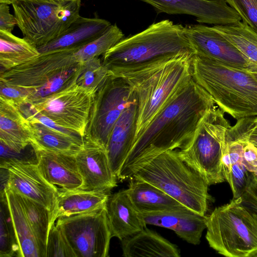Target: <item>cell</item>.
<instances>
[{"instance_id": "cell-1", "label": "cell", "mask_w": 257, "mask_h": 257, "mask_svg": "<svg viewBox=\"0 0 257 257\" xmlns=\"http://www.w3.org/2000/svg\"><path fill=\"white\" fill-rule=\"evenodd\" d=\"M214 105L192 77L136 138L117 179L131 178L161 154L186 147L205 112Z\"/></svg>"}, {"instance_id": "cell-2", "label": "cell", "mask_w": 257, "mask_h": 257, "mask_svg": "<svg viewBox=\"0 0 257 257\" xmlns=\"http://www.w3.org/2000/svg\"><path fill=\"white\" fill-rule=\"evenodd\" d=\"M194 54L182 53L110 74L123 77L136 93L138 105L136 138L192 78Z\"/></svg>"}, {"instance_id": "cell-3", "label": "cell", "mask_w": 257, "mask_h": 257, "mask_svg": "<svg viewBox=\"0 0 257 257\" xmlns=\"http://www.w3.org/2000/svg\"><path fill=\"white\" fill-rule=\"evenodd\" d=\"M192 77L234 118L257 116V79L251 71L194 54Z\"/></svg>"}, {"instance_id": "cell-4", "label": "cell", "mask_w": 257, "mask_h": 257, "mask_svg": "<svg viewBox=\"0 0 257 257\" xmlns=\"http://www.w3.org/2000/svg\"><path fill=\"white\" fill-rule=\"evenodd\" d=\"M194 52L185 26L164 20L134 35L122 39L101 57L109 74L177 54Z\"/></svg>"}, {"instance_id": "cell-5", "label": "cell", "mask_w": 257, "mask_h": 257, "mask_svg": "<svg viewBox=\"0 0 257 257\" xmlns=\"http://www.w3.org/2000/svg\"><path fill=\"white\" fill-rule=\"evenodd\" d=\"M131 178L157 187L190 210L206 215L210 198L209 185L181 159L178 150L161 154Z\"/></svg>"}, {"instance_id": "cell-6", "label": "cell", "mask_w": 257, "mask_h": 257, "mask_svg": "<svg viewBox=\"0 0 257 257\" xmlns=\"http://www.w3.org/2000/svg\"><path fill=\"white\" fill-rule=\"evenodd\" d=\"M206 238L217 253L228 257H253L257 253V213L237 199L206 216Z\"/></svg>"}, {"instance_id": "cell-7", "label": "cell", "mask_w": 257, "mask_h": 257, "mask_svg": "<svg viewBox=\"0 0 257 257\" xmlns=\"http://www.w3.org/2000/svg\"><path fill=\"white\" fill-rule=\"evenodd\" d=\"M224 112L217 106L204 113L190 142L178 150L181 159L200 174L208 185L225 181L222 157L227 130L231 126Z\"/></svg>"}, {"instance_id": "cell-8", "label": "cell", "mask_w": 257, "mask_h": 257, "mask_svg": "<svg viewBox=\"0 0 257 257\" xmlns=\"http://www.w3.org/2000/svg\"><path fill=\"white\" fill-rule=\"evenodd\" d=\"M12 5L23 38L37 48L59 37L80 16L81 1L54 4L14 0Z\"/></svg>"}, {"instance_id": "cell-9", "label": "cell", "mask_w": 257, "mask_h": 257, "mask_svg": "<svg viewBox=\"0 0 257 257\" xmlns=\"http://www.w3.org/2000/svg\"><path fill=\"white\" fill-rule=\"evenodd\" d=\"M76 80L26 105L32 113L44 116L83 138L97 90L82 87Z\"/></svg>"}, {"instance_id": "cell-10", "label": "cell", "mask_w": 257, "mask_h": 257, "mask_svg": "<svg viewBox=\"0 0 257 257\" xmlns=\"http://www.w3.org/2000/svg\"><path fill=\"white\" fill-rule=\"evenodd\" d=\"M135 96L123 77L109 74L96 91L85 136L106 149L114 125Z\"/></svg>"}, {"instance_id": "cell-11", "label": "cell", "mask_w": 257, "mask_h": 257, "mask_svg": "<svg viewBox=\"0 0 257 257\" xmlns=\"http://www.w3.org/2000/svg\"><path fill=\"white\" fill-rule=\"evenodd\" d=\"M58 226L76 257H107L111 237L106 205L90 212L62 217Z\"/></svg>"}, {"instance_id": "cell-12", "label": "cell", "mask_w": 257, "mask_h": 257, "mask_svg": "<svg viewBox=\"0 0 257 257\" xmlns=\"http://www.w3.org/2000/svg\"><path fill=\"white\" fill-rule=\"evenodd\" d=\"M78 49H63L40 54L0 74V82L34 91L62 72L79 63L74 54Z\"/></svg>"}, {"instance_id": "cell-13", "label": "cell", "mask_w": 257, "mask_h": 257, "mask_svg": "<svg viewBox=\"0 0 257 257\" xmlns=\"http://www.w3.org/2000/svg\"><path fill=\"white\" fill-rule=\"evenodd\" d=\"M185 32L194 54L253 72L247 59L212 26L201 24L186 26Z\"/></svg>"}, {"instance_id": "cell-14", "label": "cell", "mask_w": 257, "mask_h": 257, "mask_svg": "<svg viewBox=\"0 0 257 257\" xmlns=\"http://www.w3.org/2000/svg\"><path fill=\"white\" fill-rule=\"evenodd\" d=\"M83 185L79 190L109 192L116 186V176L111 168L106 149L85 136L82 149L75 156Z\"/></svg>"}, {"instance_id": "cell-15", "label": "cell", "mask_w": 257, "mask_h": 257, "mask_svg": "<svg viewBox=\"0 0 257 257\" xmlns=\"http://www.w3.org/2000/svg\"><path fill=\"white\" fill-rule=\"evenodd\" d=\"M160 12L193 16L200 23L214 25L234 24L241 21L238 14L225 0H142Z\"/></svg>"}, {"instance_id": "cell-16", "label": "cell", "mask_w": 257, "mask_h": 257, "mask_svg": "<svg viewBox=\"0 0 257 257\" xmlns=\"http://www.w3.org/2000/svg\"><path fill=\"white\" fill-rule=\"evenodd\" d=\"M0 167L9 170L7 188L43 204L51 212L55 204L58 189L44 178L37 163L18 161L6 164Z\"/></svg>"}, {"instance_id": "cell-17", "label": "cell", "mask_w": 257, "mask_h": 257, "mask_svg": "<svg viewBox=\"0 0 257 257\" xmlns=\"http://www.w3.org/2000/svg\"><path fill=\"white\" fill-rule=\"evenodd\" d=\"M38 168L44 178L57 189L79 190L83 185L75 156L34 149Z\"/></svg>"}, {"instance_id": "cell-18", "label": "cell", "mask_w": 257, "mask_h": 257, "mask_svg": "<svg viewBox=\"0 0 257 257\" xmlns=\"http://www.w3.org/2000/svg\"><path fill=\"white\" fill-rule=\"evenodd\" d=\"M138 110L136 94L134 99L116 121L107 143V157L112 171L116 177L136 139Z\"/></svg>"}, {"instance_id": "cell-19", "label": "cell", "mask_w": 257, "mask_h": 257, "mask_svg": "<svg viewBox=\"0 0 257 257\" xmlns=\"http://www.w3.org/2000/svg\"><path fill=\"white\" fill-rule=\"evenodd\" d=\"M141 214L146 225L172 230L180 238L194 245L200 243L203 231L206 228V215L189 209Z\"/></svg>"}, {"instance_id": "cell-20", "label": "cell", "mask_w": 257, "mask_h": 257, "mask_svg": "<svg viewBox=\"0 0 257 257\" xmlns=\"http://www.w3.org/2000/svg\"><path fill=\"white\" fill-rule=\"evenodd\" d=\"M34 133L22 107L0 97V142L21 152L31 145Z\"/></svg>"}, {"instance_id": "cell-21", "label": "cell", "mask_w": 257, "mask_h": 257, "mask_svg": "<svg viewBox=\"0 0 257 257\" xmlns=\"http://www.w3.org/2000/svg\"><path fill=\"white\" fill-rule=\"evenodd\" d=\"M106 209L112 237H116L121 241L146 227L127 189L110 196Z\"/></svg>"}, {"instance_id": "cell-22", "label": "cell", "mask_w": 257, "mask_h": 257, "mask_svg": "<svg viewBox=\"0 0 257 257\" xmlns=\"http://www.w3.org/2000/svg\"><path fill=\"white\" fill-rule=\"evenodd\" d=\"M111 25L103 19L79 16L59 37L37 49L40 53L63 49H79L103 34Z\"/></svg>"}, {"instance_id": "cell-23", "label": "cell", "mask_w": 257, "mask_h": 257, "mask_svg": "<svg viewBox=\"0 0 257 257\" xmlns=\"http://www.w3.org/2000/svg\"><path fill=\"white\" fill-rule=\"evenodd\" d=\"M23 110L31 123L34 149L76 156L82 149L83 138L75 134H68L46 125L37 120L26 108Z\"/></svg>"}, {"instance_id": "cell-24", "label": "cell", "mask_w": 257, "mask_h": 257, "mask_svg": "<svg viewBox=\"0 0 257 257\" xmlns=\"http://www.w3.org/2000/svg\"><path fill=\"white\" fill-rule=\"evenodd\" d=\"M55 204L51 212V225L60 217L82 214L106 205L109 192L58 189Z\"/></svg>"}, {"instance_id": "cell-25", "label": "cell", "mask_w": 257, "mask_h": 257, "mask_svg": "<svg viewBox=\"0 0 257 257\" xmlns=\"http://www.w3.org/2000/svg\"><path fill=\"white\" fill-rule=\"evenodd\" d=\"M122 255L125 257H179L177 246L156 231L145 227L121 240Z\"/></svg>"}, {"instance_id": "cell-26", "label": "cell", "mask_w": 257, "mask_h": 257, "mask_svg": "<svg viewBox=\"0 0 257 257\" xmlns=\"http://www.w3.org/2000/svg\"><path fill=\"white\" fill-rule=\"evenodd\" d=\"M130 179L127 190L140 213L188 209L157 187L142 180L134 178Z\"/></svg>"}, {"instance_id": "cell-27", "label": "cell", "mask_w": 257, "mask_h": 257, "mask_svg": "<svg viewBox=\"0 0 257 257\" xmlns=\"http://www.w3.org/2000/svg\"><path fill=\"white\" fill-rule=\"evenodd\" d=\"M6 192L20 245L21 257H41L37 239L18 195L8 188Z\"/></svg>"}, {"instance_id": "cell-28", "label": "cell", "mask_w": 257, "mask_h": 257, "mask_svg": "<svg viewBox=\"0 0 257 257\" xmlns=\"http://www.w3.org/2000/svg\"><path fill=\"white\" fill-rule=\"evenodd\" d=\"M40 54L38 49L25 39L0 31V74Z\"/></svg>"}, {"instance_id": "cell-29", "label": "cell", "mask_w": 257, "mask_h": 257, "mask_svg": "<svg viewBox=\"0 0 257 257\" xmlns=\"http://www.w3.org/2000/svg\"><path fill=\"white\" fill-rule=\"evenodd\" d=\"M212 27L231 43L247 59L253 73H257V33L247 24L240 21Z\"/></svg>"}, {"instance_id": "cell-30", "label": "cell", "mask_w": 257, "mask_h": 257, "mask_svg": "<svg viewBox=\"0 0 257 257\" xmlns=\"http://www.w3.org/2000/svg\"><path fill=\"white\" fill-rule=\"evenodd\" d=\"M16 194L37 239L41 257H46L47 240L51 226V211L38 202Z\"/></svg>"}, {"instance_id": "cell-31", "label": "cell", "mask_w": 257, "mask_h": 257, "mask_svg": "<svg viewBox=\"0 0 257 257\" xmlns=\"http://www.w3.org/2000/svg\"><path fill=\"white\" fill-rule=\"evenodd\" d=\"M0 257H21L6 192L0 195Z\"/></svg>"}, {"instance_id": "cell-32", "label": "cell", "mask_w": 257, "mask_h": 257, "mask_svg": "<svg viewBox=\"0 0 257 257\" xmlns=\"http://www.w3.org/2000/svg\"><path fill=\"white\" fill-rule=\"evenodd\" d=\"M122 31L116 24L111 25L101 36L76 51L74 54L79 63L102 56L123 38Z\"/></svg>"}, {"instance_id": "cell-33", "label": "cell", "mask_w": 257, "mask_h": 257, "mask_svg": "<svg viewBox=\"0 0 257 257\" xmlns=\"http://www.w3.org/2000/svg\"><path fill=\"white\" fill-rule=\"evenodd\" d=\"M228 153L232 163L230 179L228 183L232 192V199H236L243 194L255 176L242 163V150L232 148L229 150Z\"/></svg>"}, {"instance_id": "cell-34", "label": "cell", "mask_w": 257, "mask_h": 257, "mask_svg": "<svg viewBox=\"0 0 257 257\" xmlns=\"http://www.w3.org/2000/svg\"><path fill=\"white\" fill-rule=\"evenodd\" d=\"M108 75L101 59L94 57L80 63L76 82L82 87L97 90Z\"/></svg>"}, {"instance_id": "cell-35", "label": "cell", "mask_w": 257, "mask_h": 257, "mask_svg": "<svg viewBox=\"0 0 257 257\" xmlns=\"http://www.w3.org/2000/svg\"><path fill=\"white\" fill-rule=\"evenodd\" d=\"M76 257L61 228L55 223L50 227L46 249V257Z\"/></svg>"}, {"instance_id": "cell-36", "label": "cell", "mask_w": 257, "mask_h": 257, "mask_svg": "<svg viewBox=\"0 0 257 257\" xmlns=\"http://www.w3.org/2000/svg\"><path fill=\"white\" fill-rule=\"evenodd\" d=\"M79 64L74 68L62 72L52 78L44 86L36 90L30 103L51 94L71 83L77 77Z\"/></svg>"}, {"instance_id": "cell-37", "label": "cell", "mask_w": 257, "mask_h": 257, "mask_svg": "<svg viewBox=\"0 0 257 257\" xmlns=\"http://www.w3.org/2000/svg\"><path fill=\"white\" fill-rule=\"evenodd\" d=\"M240 16L243 22L257 33V0H225Z\"/></svg>"}, {"instance_id": "cell-38", "label": "cell", "mask_w": 257, "mask_h": 257, "mask_svg": "<svg viewBox=\"0 0 257 257\" xmlns=\"http://www.w3.org/2000/svg\"><path fill=\"white\" fill-rule=\"evenodd\" d=\"M35 91L0 82V97L22 106L28 104Z\"/></svg>"}, {"instance_id": "cell-39", "label": "cell", "mask_w": 257, "mask_h": 257, "mask_svg": "<svg viewBox=\"0 0 257 257\" xmlns=\"http://www.w3.org/2000/svg\"><path fill=\"white\" fill-rule=\"evenodd\" d=\"M246 208L257 213V179L255 177L246 190L237 199Z\"/></svg>"}, {"instance_id": "cell-40", "label": "cell", "mask_w": 257, "mask_h": 257, "mask_svg": "<svg viewBox=\"0 0 257 257\" xmlns=\"http://www.w3.org/2000/svg\"><path fill=\"white\" fill-rule=\"evenodd\" d=\"M242 163L250 172L254 173L257 168V148L249 141L243 147Z\"/></svg>"}, {"instance_id": "cell-41", "label": "cell", "mask_w": 257, "mask_h": 257, "mask_svg": "<svg viewBox=\"0 0 257 257\" xmlns=\"http://www.w3.org/2000/svg\"><path fill=\"white\" fill-rule=\"evenodd\" d=\"M16 25L17 21L10 13L8 5L0 4V31L12 33Z\"/></svg>"}, {"instance_id": "cell-42", "label": "cell", "mask_w": 257, "mask_h": 257, "mask_svg": "<svg viewBox=\"0 0 257 257\" xmlns=\"http://www.w3.org/2000/svg\"><path fill=\"white\" fill-rule=\"evenodd\" d=\"M248 141L254 145H257V116L253 117L248 135Z\"/></svg>"}, {"instance_id": "cell-43", "label": "cell", "mask_w": 257, "mask_h": 257, "mask_svg": "<svg viewBox=\"0 0 257 257\" xmlns=\"http://www.w3.org/2000/svg\"><path fill=\"white\" fill-rule=\"evenodd\" d=\"M41 3H50L54 4H61L70 1L74 0H32Z\"/></svg>"}, {"instance_id": "cell-44", "label": "cell", "mask_w": 257, "mask_h": 257, "mask_svg": "<svg viewBox=\"0 0 257 257\" xmlns=\"http://www.w3.org/2000/svg\"><path fill=\"white\" fill-rule=\"evenodd\" d=\"M14 0H0V4L7 5L12 4Z\"/></svg>"}, {"instance_id": "cell-45", "label": "cell", "mask_w": 257, "mask_h": 257, "mask_svg": "<svg viewBox=\"0 0 257 257\" xmlns=\"http://www.w3.org/2000/svg\"><path fill=\"white\" fill-rule=\"evenodd\" d=\"M254 173V175H255V177H256V178L257 179V168L255 169Z\"/></svg>"}, {"instance_id": "cell-46", "label": "cell", "mask_w": 257, "mask_h": 257, "mask_svg": "<svg viewBox=\"0 0 257 257\" xmlns=\"http://www.w3.org/2000/svg\"><path fill=\"white\" fill-rule=\"evenodd\" d=\"M253 75H254V76L255 77V78L257 79V73H253Z\"/></svg>"}, {"instance_id": "cell-47", "label": "cell", "mask_w": 257, "mask_h": 257, "mask_svg": "<svg viewBox=\"0 0 257 257\" xmlns=\"http://www.w3.org/2000/svg\"><path fill=\"white\" fill-rule=\"evenodd\" d=\"M253 257H257V253L254 254Z\"/></svg>"}, {"instance_id": "cell-48", "label": "cell", "mask_w": 257, "mask_h": 257, "mask_svg": "<svg viewBox=\"0 0 257 257\" xmlns=\"http://www.w3.org/2000/svg\"><path fill=\"white\" fill-rule=\"evenodd\" d=\"M254 146H255V147H256L257 148V145H254Z\"/></svg>"}]
</instances>
